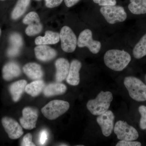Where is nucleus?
I'll return each mask as SVG.
<instances>
[{"label":"nucleus","instance_id":"nucleus-3","mask_svg":"<svg viewBox=\"0 0 146 146\" xmlns=\"http://www.w3.org/2000/svg\"><path fill=\"white\" fill-rule=\"evenodd\" d=\"M124 84L131 98L138 102L146 101V85L141 80L128 76L125 78Z\"/></svg>","mask_w":146,"mask_h":146},{"label":"nucleus","instance_id":"nucleus-8","mask_svg":"<svg viewBox=\"0 0 146 146\" xmlns=\"http://www.w3.org/2000/svg\"><path fill=\"white\" fill-rule=\"evenodd\" d=\"M79 48L87 47L92 53L96 54L101 48V43L93 39V34L90 30L85 29L81 32L77 40Z\"/></svg>","mask_w":146,"mask_h":146},{"label":"nucleus","instance_id":"nucleus-30","mask_svg":"<svg viewBox=\"0 0 146 146\" xmlns=\"http://www.w3.org/2000/svg\"><path fill=\"white\" fill-rule=\"evenodd\" d=\"M63 0H45L46 6L48 8H53L60 5Z\"/></svg>","mask_w":146,"mask_h":146},{"label":"nucleus","instance_id":"nucleus-9","mask_svg":"<svg viewBox=\"0 0 146 146\" xmlns=\"http://www.w3.org/2000/svg\"><path fill=\"white\" fill-rule=\"evenodd\" d=\"M28 27L25 29L26 34L29 36H33L39 34L42 30L43 26L39 15L35 11H31L25 16L23 21Z\"/></svg>","mask_w":146,"mask_h":146},{"label":"nucleus","instance_id":"nucleus-13","mask_svg":"<svg viewBox=\"0 0 146 146\" xmlns=\"http://www.w3.org/2000/svg\"><path fill=\"white\" fill-rule=\"evenodd\" d=\"M35 54L37 59L43 62L52 60L56 56V51L47 45H38L34 48Z\"/></svg>","mask_w":146,"mask_h":146},{"label":"nucleus","instance_id":"nucleus-24","mask_svg":"<svg viewBox=\"0 0 146 146\" xmlns=\"http://www.w3.org/2000/svg\"><path fill=\"white\" fill-rule=\"evenodd\" d=\"M128 9L130 12L135 15L146 13V0H130Z\"/></svg>","mask_w":146,"mask_h":146},{"label":"nucleus","instance_id":"nucleus-17","mask_svg":"<svg viewBox=\"0 0 146 146\" xmlns=\"http://www.w3.org/2000/svg\"><path fill=\"white\" fill-rule=\"evenodd\" d=\"M21 73V68L15 62H9L3 68V77L6 81H9L19 76Z\"/></svg>","mask_w":146,"mask_h":146},{"label":"nucleus","instance_id":"nucleus-26","mask_svg":"<svg viewBox=\"0 0 146 146\" xmlns=\"http://www.w3.org/2000/svg\"><path fill=\"white\" fill-rule=\"evenodd\" d=\"M141 117L140 121V127L141 129H146V106L142 105L138 108Z\"/></svg>","mask_w":146,"mask_h":146},{"label":"nucleus","instance_id":"nucleus-29","mask_svg":"<svg viewBox=\"0 0 146 146\" xmlns=\"http://www.w3.org/2000/svg\"><path fill=\"white\" fill-rule=\"evenodd\" d=\"M116 146H141V143L138 141H127L121 140L116 145Z\"/></svg>","mask_w":146,"mask_h":146},{"label":"nucleus","instance_id":"nucleus-6","mask_svg":"<svg viewBox=\"0 0 146 146\" xmlns=\"http://www.w3.org/2000/svg\"><path fill=\"white\" fill-rule=\"evenodd\" d=\"M114 131L120 140L133 141L139 137V134L136 129L124 121H118L115 123Z\"/></svg>","mask_w":146,"mask_h":146},{"label":"nucleus","instance_id":"nucleus-25","mask_svg":"<svg viewBox=\"0 0 146 146\" xmlns=\"http://www.w3.org/2000/svg\"><path fill=\"white\" fill-rule=\"evenodd\" d=\"M133 54L136 59H140L146 55V33L133 48Z\"/></svg>","mask_w":146,"mask_h":146},{"label":"nucleus","instance_id":"nucleus-27","mask_svg":"<svg viewBox=\"0 0 146 146\" xmlns=\"http://www.w3.org/2000/svg\"><path fill=\"white\" fill-rule=\"evenodd\" d=\"M32 138V135L31 133H27L23 138L21 146H35V144L33 143Z\"/></svg>","mask_w":146,"mask_h":146},{"label":"nucleus","instance_id":"nucleus-21","mask_svg":"<svg viewBox=\"0 0 146 146\" xmlns=\"http://www.w3.org/2000/svg\"><path fill=\"white\" fill-rule=\"evenodd\" d=\"M67 89L66 85L58 82L48 84L45 86L43 91L46 96L51 97L63 95L65 94Z\"/></svg>","mask_w":146,"mask_h":146},{"label":"nucleus","instance_id":"nucleus-12","mask_svg":"<svg viewBox=\"0 0 146 146\" xmlns=\"http://www.w3.org/2000/svg\"><path fill=\"white\" fill-rule=\"evenodd\" d=\"M22 113L23 117L20 119L22 126L29 130L36 127L38 117L37 110L31 107H26L23 110Z\"/></svg>","mask_w":146,"mask_h":146},{"label":"nucleus","instance_id":"nucleus-16","mask_svg":"<svg viewBox=\"0 0 146 146\" xmlns=\"http://www.w3.org/2000/svg\"><path fill=\"white\" fill-rule=\"evenodd\" d=\"M70 64L69 61L63 58H58L56 61V79L57 82H60L66 79L69 72Z\"/></svg>","mask_w":146,"mask_h":146},{"label":"nucleus","instance_id":"nucleus-11","mask_svg":"<svg viewBox=\"0 0 146 146\" xmlns=\"http://www.w3.org/2000/svg\"><path fill=\"white\" fill-rule=\"evenodd\" d=\"M1 122L5 130L11 139H18L23 134L22 127L14 119L4 117L2 119Z\"/></svg>","mask_w":146,"mask_h":146},{"label":"nucleus","instance_id":"nucleus-5","mask_svg":"<svg viewBox=\"0 0 146 146\" xmlns=\"http://www.w3.org/2000/svg\"><path fill=\"white\" fill-rule=\"evenodd\" d=\"M100 11L108 23L115 24L125 21L127 14L123 7L120 6H103Z\"/></svg>","mask_w":146,"mask_h":146},{"label":"nucleus","instance_id":"nucleus-19","mask_svg":"<svg viewBox=\"0 0 146 146\" xmlns=\"http://www.w3.org/2000/svg\"><path fill=\"white\" fill-rule=\"evenodd\" d=\"M59 33L55 32L47 31L44 36H39L35 40V44L38 45L55 44L60 41Z\"/></svg>","mask_w":146,"mask_h":146},{"label":"nucleus","instance_id":"nucleus-1","mask_svg":"<svg viewBox=\"0 0 146 146\" xmlns=\"http://www.w3.org/2000/svg\"><path fill=\"white\" fill-rule=\"evenodd\" d=\"M131 57L125 51L112 49L107 51L104 56V61L106 66L115 71H121L128 65Z\"/></svg>","mask_w":146,"mask_h":146},{"label":"nucleus","instance_id":"nucleus-33","mask_svg":"<svg viewBox=\"0 0 146 146\" xmlns=\"http://www.w3.org/2000/svg\"><path fill=\"white\" fill-rule=\"evenodd\" d=\"M1 28H0V36H1Z\"/></svg>","mask_w":146,"mask_h":146},{"label":"nucleus","instance_id":"nucleus-35","mask_svg":"<svg viewBox=\"0 0 146 146\" xmlns=\"http://www.w3.org/2000/svg\"><path fill=\"white\" fill-rule=\"evenodd\" d=\"M0 1H5V0H0Z\"/></svg>","mask_w":146,"mask_h":146},{"label":"nucleus","instance_id":"nucleus-28","mask_svg":"<svg viewBox=\"0 0 146 146\" xmlns=\"http://www.w3.org/2000/svg\"><path fill=\"white\" fill-rule=\"evenodd\" d=\"M93 1L102 6L116 5L117 4L116 0H93Z\"/></svg>","mask_w":146,"mask_h":146},{"label":"nucleus","instance_id":"nucleus-18","mask_svg":"<svg viewBox=\"0 0 146 146\" xmlns=\"http://www.w3.org/2000/svg\"><path fill=\"white\" fill-rule=\"evenodd\" d=\"M23 70L29 78L32 80H40L44 76L42 67L36 63H27L24 65Z\"/></svg>","mask_w":146,"mask_h":146},{"label":"nucleus","instance_id":"nucleus-32","mask_svg":"<svg viewBox=\"0 0 146 146\" xmlns=\"http://www.w3.org/2000/svg\"><path fill=\"white\" fill-rule=\"evenodd\" d=\"M80 0H64L65 5L68 7H71L76 5Z\"/></svg>","mask_w":146,"mask_h":146},{"label":"nucleus","instance_id":"nucleus-22","mask_svg":"<svg viewBox=\"0 0 146 146\" xmlns=\"http://www.w3.org/2000/svg\"><path fill=\"white\" fill-rule=\"evenodd\" d=\"M31 0H18L11 13V19L16 20L21 18L28 8Z\"/></svg>","mask_w":146,"mask_h":146},{"label":"nucleus","instance_id":"nucleus-23","mask_svg":"<svg viewBox=\"0 0 146 146\" xmlns=\"http://www.w3.org/2000/svg\"><path fill=\"white\" fill-rule=\"evenodd\" d=\"M45 87L44 82L41 80H38L27 84L25 91L31 96L36 97L42 93Z\"/></svg>","mask_w":146,"mask_h":146},{"label":"nucleus","instance_id":"nucleus-14","mask_svg":"<svg viewBox=\"0 0 146 146\" xmlns=\"http://www.w3.org/2000/svg\"><path fill=\"white\" fill-rule=\"evenodd\" d=\"M81 68L82 63L79 60L75 59L72 61L66 79V81L69 84L72 86L78 85L80 82L79 72Z\"/></svg>","mask_w":146,"mask_h":146},{"label":"nucleus","instance_id":"nucleus-7","mask_svg":"<svg viewBox=\"0 0 146 146\" xmlns=\"http://www.w3.org/2000/svg\"><path fill=\"white\" fill-rule=\"evenodd\" d=\"M59 35L61 48L63 51L67 53L74 51L77 45V39L72 29L66 26L63 27Z\"/></svg>","mask_w":146,"mask_h":146},{"label":"nucleus","instance_id":"nucleus-2","mask_svg":"<svg viewBox=\"0 0 146 146\" xmlns=\"http://www.w3.org/2000/svg\"><path fill=\"white\" fill-rule=\"evenodd\" d=\"M112 100L111 92L102 91L96 99L88 101L86 107L92 115L99 116L108 110Z\"/></svg>","mask_w":146,"mask_h":146},{"label":"nucleus","instance_id":"nucleus-20","mask_svg":"<svg viewBox=\"0 0 146 146\" xmlns=\"http://www.w3.org/2000/svg\"><path fill=\"white\" fill-rule=\"evenodd\" d=\"M27 85V82L25 80H18L11 85L9 91L13 101L17 102L20 100Z\"/></svg>","mask_w":146,"mask_h":146},{"label":"nucleus","instance_id":"nucleus-34","mask_svg":"<svg viewBox=\"0 0 146 146\" xmlns=\"http://www.w3.org/2000/svg\"><path fill=\"white\" fill-rule=\"evenodd\" d=\"M35 1H41V0H35Z\"/></svg>","mask_w":146,"mask_h":146},{"label":"nucleus","instance_id":"nucleus-31","mask_svg":"<svg viewBox=\"0 0 146 146\" xmlns=\"http://www.w3.org/2000/svg\"><path fill=\"white\" fill-rule=\"evenodd\" d=\"M48 133L46 130H43L41 131L39 136V143L41 145H43L46 143L48 139Z\"/></svg>","mask_w":146,"mask_h":146},{"label":"nucleus","instance_id":"nucleus-15","mask_svg":"<svg viewBox=\"0 0 146 146\" xmlns=\"http://www.w3.org/2000/svg\"><path fill=\"white\" fill-rule=\"evenodd\" d=\"M10 46L7 50V54L9 57H13L19 54L23 46V38L21 35L17 33L11 34L9 38Z\"/></svg>","mask_w":146,"mask_h":146},{"label":"nucleus","instance_id":"nucleus-10","mask_svg":"<svg viewBox=\"0 0 146 146\" xmlns=\"http://www.w3.org/2000/svg\"><path fill=\"white\" fill-rule=\"evenodd\" d=\"M115 115L112 111H106L98 116L97 122L102 129V132L104 136L108 137L111 135L114 129Z\"/></svg>","mask_w":146,"mask_h":146},{"label":"nucleus","instance_id":"nucleus-4","mask_svg":"<svg viewBox=\"0 0 146 146\" xmlns=\"http://www.w3.org/2000/svg\"><path fill=\"white\" fill-rule=\"evenodd\" d=\"M68 102L61 100H54L42 108V112L49 120H54L67 112L70 108Z\"/></svg>","mask_w":146,"mask_h":146}]
</instances>
